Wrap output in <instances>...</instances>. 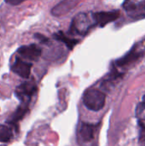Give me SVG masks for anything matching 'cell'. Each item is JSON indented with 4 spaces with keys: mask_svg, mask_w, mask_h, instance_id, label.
Instances as JSON below:
<instances>
[{
    "mask_svg": "<svg viewBox=\"0 0 145 146\" xmlns=\"http://www.w3.org/2000/svg\"><path fill=\"white\" fill-rule=\"evenodd\" d=\"M105 94L97 89H89L83 96V102L85 107L92 111L102 110L105 104Z\"/></svg>",
    "mask_w": 145,
    "mask_h": 146,
    "instance_id": "obj_1",
    "label": "cell"
},
{
    "mask_svg": "<svg viewBox=\"0 0 145 146\" xmlns=\"http://www.w3.org/2000/svg\"><path fill=\"white\" fill-rule=\"evenodd\" d=\"M90 18L86 14L79 13L73 20L71 24V32L79 35H85L91 27Z\"/></svg>",
    "mask_w": 145,
    "mask_h": 146,
    "instance_id": "obj_2",
    "label": "cell"
},
{
    "mask_svg": "<svg viewBox=\"0 0 145 146\" xmlns=\"http://www.w3.org/2000/svg\"><path fill=\"white\" fill-rule=\"evenodd\" d=\"M37 86L33 80L26 81L22 84H21L19 86L16 87L15 90V96L22 102V103H27L31 99V98L34 95L36 92Z\"/></svg>",
    "mask_w": 145,
    "mask_h": 146,
    "instance_id": "obj_3",
    "label": "cell"
},
{
    "mask_svg": "<svg viewBox=\"0 0 145 146\" xmlns=\"http://www.w3.org/2000/svg\"><path fill=\"white\" fill-rule=\"evenodd\" d=\"M120 16V12L114 10V11H103V12H97L93 14L92 18L96 25L100 27H103L108 23L115 21Z\"/></svg>",
    "mask_w": 145,
    "mask_h": 146,
    "instance_id": "obj_4",
    "label": "cell"
},
{
    "mask_svg": "<svg viewBox=\"0 0 145 146\" xmlns=\"http://www.w3.org/2000/svg\"><path fill=\"white\" fill-rule=\"evenodd\" d=\"M79 3V0H62L52 9V15L55 16H62L72 11Z\"/></svg>",
    "mask_w": 145,
    "mask_h": 146,
    "instance_id": "obj_5",
    "label": "cell"
},
{
    "mask_svg": "<svg viewBox=\"0 0 145 146\" xmlns=\"http://www.w3.org/2000/svg\"><path fill=\"white\" fill-rule=\"evenodd\" d=\"M18 53L24 58L28 60H38L42 54L41 49L36 44L23 45L18 49Z\"/></svg>",
    "mask_w": 145,
    "mask_h": 146,
    "instance_id": "obj_6",
    "label": "cell"
},
{
    "mask_svg": "<svg viewBox=\"0 0 145 146\" xmlns=\"http://www.w3.org/2000/svg\"><path fill=\"white\" fill-rule=\"evenodd\" d=\"M32 64L20 58H16L12 65V71L21 78H28L31 74Z\"/></svg>",
    "mask_w": 145,
    "mask_h": 146,
    "instance_id": "obj_7",
    "label": "cell"
},
{
    "mask_svg": "<svg viewBox=\"0 0 145 146\" xmlns=\"http://www.w3.org/2000/svg\"><path fill=\"white\" fill-rule=\"evenodd\" d=\"M96 127L91 124L83 123L79 130V138L83 142H88L91 140L95 134Z\"/></svg>",
    "mask_w": 145,
    "mask_h": 146,
    "instance_id": "obj_8",
    "label": "cell"
},
{
    "mask_svg": "<svg viewBox=\"0 0 145 146\" xmlns=\"http://www.w3.org/2000/svg\"><path fill=\"white\" fill-rule=\"evenodd\" d=\"M123 7L127 12H138L145 8V0H125Z\"/></svg>",
    "mask_w": 145,
    "mask_h": 146,
    "instance_id": "obj_9",
    "label": "cell"
},
{
    "mask_svg": "<svg viewBox=\"0 0 145 146\" xmlns=\"http://www.w3.org/2000/svg\"><path fill=\"white\" fill-rule=\"evenodd\" d=\"M26 112H27V103H22V104H21V106L12 115L10 123H16L17 121H19L21 119H22V117L26 115Z\"/></svg>",
    "mask_w": 145,
    "mask_h": 146,
    "instance_id": "obj_10",
    "label": "cell"
},
{
    "mask_svg": "<svg viewBox=\"0 0 145 146\" xmlns=\"http://www.w3.org/2000/svg\"><path fill=\"white\" fill-rule=\"evenodd\" d=\"M13 136L12 130L8 126L0 125V142L7 143L9 142Z\"/></svg>",
    "mask_w": 145,
    "mask_h": 146,
    "instance_id": "obj_11",
    "label": "cell"
},
{
    "mask_svg": "<svg viewBox=\"0 0 145 146\" xmlns=\"http://www.w3.org/2000/svg\"><path fill=\"white\" fill-rule=\"evenodd\" d=\"M55 38H56V39H58L59 41L63 42L69 49H73V46H74L75 44H77V43H78V40H76V39H72V38H68L62 32H59L58 33L55 34Z\"/></svg>",
    "mask_w": 145,
    "mask_h": 146,
    "instance_id": "obj_12",
    "label": "cell"
},
{
    "mask_svg": "<svg viewBox=\"0 0 145 146\" xmlns=\"http://www.w3.org/2000/svg\"><path fill=\"white\" fill-rule=\"evenodd\" d=\"M136 115L140 121H145V96H144L137 106Z\"/></svg>",
    "mask_w": 145,
    "mask_h": 146,
    "instance_id": "obj_13",
    "label": "cell"
},
{
    "mask_svg": "<svg viewBox=\"0 0 145 146\" xmlns=\"http://www.w3.org/2000/svg\"><path fill=\"white\" fill-rule=\"evenodd\" d=\"M138 55L136 54V52H133V53H130L128 56H125L124 58H122L121 60H119L118 61V64L119 65H125L126 63H128L131 60H135L136 58H138Z\"/></svg>",
    "mask_w": 145,
    "mask_h": 146,
    "instance_id": "obj_14",
    "label": "cell"
},
{
    "mask_svg": "<svg viewBox=\"0 0 145 146\" xmlns=\"http://www.w3.org/2000/svg\"><path fill=\"white\" fill-rule=\"evenodd\" d=\"M139 139L140 141H145V125L143 123H140V133H139Z\"/></svg>",
    "mask_w": 145,
    "mask_h": 146,
    "instance_id": "obj_15",
    "label": "cell"
},
{
    "mask_svg": "<svg viewBox=\"0 0 145 146\" xmlns=\"http://www.w3.org/2000/svg\"><path fill=\"white\" fill-rule=\"evenodd\" d=\"M7 3L9 4H11V5H18L25 1H27V0H4Z\"/></svg>",
    "mask_w": 145,
    "mask_h": 146,
    "instance_id": "obj_16",
    "label": "cell"
}]
</instances>
